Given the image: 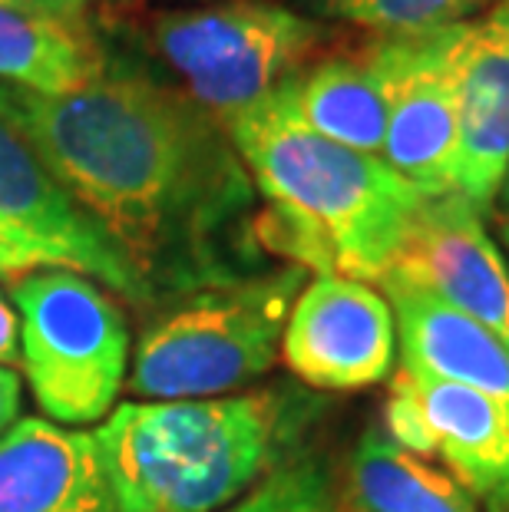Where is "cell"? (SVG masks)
<instances>
[{
    "instance_id": "obj_1",
    "label": "cell",
    "mask_w": 509,
    "mask_h": 512,
    "mask_svg": "<svg viewBox=\"0 0 509 512\" xmlns=\"http://www.w3.org/2000/svg\"><path fill=\"white\" fill-rule=\"evenodd\" d=\"M0 103L153 298L242 275L225 248L258 192L225 126L179 86L110 70L57 96L0 83Z\"/></svg>"
},
{
    "instance_id": "obj_2",
    "label": "cell",
    "mask_w": 509,
    "mask_h": 512,
    "mask_svg": "<svg viewBox=\"0 0 509 512\" xmlns=\"http://www.w3.org/2000/svg\"><path fill=\"white\" fill-rule=\"evenodd\" d=\"M225 133L268 205L258 235L288 265L367 285L391 271L427 192L381 156L311 133L278 90L235 116Z\"/></svg>"
},
{
    "instance_id": "obj_3",
    "label": "cell",
    "mask_w": 509,
    "mask_h": 512,
    "mask_svg": "<svg viewBox=\"0 0 509 512\" xmlns=\"http://www.w3.org/2000/svg\"><path fill=\"white\" fill-rule=\"evenodd\" d=\"M318 407L295 387L133 400L93 433L123 512H225L305 453Z\"/></svg>"
},
{
    "instance_id": "obj_4",
    "label": "cell",
    "mask_w": 509,
    "mask_h": 512,
    "mask_svg": "<svg viewBox=\"0 0 509 512\" xmlns=\"http://www.w3.org/2000/svg\"><path fill=\"white\" fill-rule=\"evenodd\" d=\"M305 275L285 265L156 298L133 341L129 394L136 400H209L262 380L281 361V334Z\"/></svg>"
},
{
    "instance_id": "obj_5",
    "label": "cell",
    "mask_w": 509,
    "mask_h": 512,
    "mask_svg": "<svg viewBox=\"0 0 509 512\" xmlns=\"http://www.w3.org/2000/svg\"><path fill=\"white\" fill-rule=\"evenodd\" d=\"M7 298L20 321V370L40 417L73 430L103 423L119 407L133 361L123 298L63 268L10 278Z\"/></svg>"
},
{
    "instance_id": "obj_6",
    "label": "cell",
    "mask_w": 509,
    "mask_h": 512,
    "mask_svg": "<svg viewBox=\"0 0 509 512\" xmlns=\"http://www.w3.org/2000/svg\"><path fill=\"white\" fill-rule=\"evenodd\" d=\"M146 37L179 90L229 126L305 70L328 27L275 0H215L156 14Z\"/></svg>"
},
{
    "instance_id": "obj_7",
    "label": "cell",
    "mask_w": 509,
    "mask_h": 512,
    "mask_svg": "<svg viewBox=\"0 0 509 512\" xmlns=\"http://www.w3.org/2000/svg\"><path fill=\"white\" fill-rule=\"evenodd\" d=\"M0 255L10 271H77L116 298L149 308L156 298L119 248L96 228L47 169L17 119L0 103Z\"/></svg>"
},
{
    "instance_id": "obj_8",
    "label": "cell",
    "mask_w": 509,
    "mask_h": 512,
    "mask_svg": "<svg viewBox=\"0 0 509 512\" xmlns=\"http://www.w3.org/2000/svg\"><path fill=\"white\" fill-rule=\"evenodd\" d=\"M463 24L371 40L387 86L381 159L427 195H450L457 176Z\"/></svg>"
},
{
    "instance_id": "obj_9",
    "label": "cell",
    "mask_w": 509,
    "mask_h": 512,
    "mask_svg": "<svg viewBox=\"0 0 509 512\" xmlns=\"http://www.w3.org/2000/svg\"><path fill=\"white\" fill-rule=\"evenodd\" d=\"M381 427L437 460L486 512H509V397L394 370Z\"/></svg>"
},
{
    "instance_id": "obj_10",
    "label": "cell",
    "mask_w": 509,
    "mask_h": 512,
    "mask_svg": "<svg viewBox=\"0 0 509 512\" xmlns=\"http://www.w3.org/2000/svg\"><path fill=\"white\" fill-rule=\"evenodd\" d=\"M281 361L298 384L351 394L391 380L397 324L384 291L344 275H314L291 304Z\"/></svg>"
},
{
    "instance_id": "obj_11",
    "label": "cell",
    "mask_w": 509,
    "mask_h": 512,
    "mask_svg": "<svg viewBox=\"0 0 509 512\" xmlns=\"http://www.w3.org/2000/svg\"><path fill=\"white\" fill-rule=\"evenodd\" d=\"M387 275L437 294L509 347V258L463 195H430Z\"/></svg>"
},
{
    "instance_id": "obj_12",
    "label": "cell",
    "mask_w": 509,
    "mask_h": 512,
    "mask_svg": "<svg viewBox=\"0 0 509 512\" xmlns=\"http://www.w3.org/2000/svg\"><path fill=\"white\" fill-rule=\"evenodd\" d=\"M509 169V0H493L463 24L460 149L453 192L483 215Z\"/></svg>"
},
{
    "instance_id": "obj_13",
    "label": "cell",
    "mask_w": 509,
    "mask_h": 512,
    "mask_svg": "<svg viewBox=\"0 0 509 512\" xmlns=\"http://www.w3.org/2000/svg\"><path fill=\"white\" fill-rule=\"evenodd\" d=\"M0 512H123L96 433L20 417L0 440Z\"/></svg>"
},
{
    "instance_id": "obj_14",
    "label": "cell",
    "mask_w": 509,
    "mask_h": 512,
    "mask_svg": "<svg viewBox=\"0 0 509 512\" xmlns=\"http://www.w3.org/2000/svg\"><path fill=\"white\" fill-rule=\"evenodd\" d=\"M397 324L400 370L509 397V347L437 294L384 275L377 281Z\"/></svg>"
},
{
    "instance_id": "obj_15",
    "label": "cell",
    "mask_w": 509,
    "mask_h": 512,
    "mask_svg": "<svg viewBox=\"0 0 509 512\" xmlns=\"http://www.w3.org/2000/svg\"><path fill=\"white\" fill-rule=\"evenodd\" d=\"M110 73L103 43L86 24L37 0H0V83L57 96Z\"/></svg>"
},
{
    "instance_id": "obj_16",
    "label": "cell",
    "mask_w": 509,
    "mask_h": 512,
    "mask_svg": "<svg viewBox=\"0 0 509 512\" xmlns=\"http://www.w3.org/2000/svg\"><path fill=\"white\" fill-rule=\"evenodd\" d=\"M278 93L311 133L381 156L387 133V86L371 43L351 53L311 60L285 86H278Z\"/></svg>"
},
{
    "instance_id": "obj_17",
    "label": "cell",
    "mask_w": 509,
    "mask_h": 512,
    "mask_svg": "<svg viewBox=\"0 0 509 512\" xmlns=\"http://www.w3.org/2000/svg\"><path fill=\"white\" fill-rule=\"evenodd\" d=\"M344 496L351 512H480L443 466L397 446L381 423L367 427L351 450Z\"/></svg>"
},
{
    "instance_id": "obj_18",
    "label": "cell",
    "mask_w": 509,
    "mask_h": 512,
    "mask_svg": "<svg viewBox=\"0 0 509 512\" xmlns=\"http://www.w3.org/2000/svg\"><path fill=\"white\" fill-rule=\"evenodd\" d=\"M493 0H311L314 14L371 30L377 37H417L483 14Z\"/></svg>"
},
{
    "instance_id": "obj_19",
    "label": "cell",
    "mask_w": 509,
    "mask_h": 512,
    "mask_svg": "<svg viewBox=\"0 0 509 512\" xmlns=\"http://www.w3.org/2000/svg\"><path fill=\"white\" fill-rule=\"evenodd\" d=\"M225 512H351V503L334 466L305 450Z\"/></svg>"
},
{
    "instance_id": "obj_20",
    "label": "cell",
    "mask_w": 509,
    "mask_h": 512,
    "mask_svg": "<svg viewBox=\"0 0 509 512\" xmlns=\"http://www.w3.org/2000/svg\"><path fill=\"white\" fill-rule=\"evenodd\" d=\"M20 400H24V377L14 367H0V440L20 420Z\"/></svg>"
},
{
    "instance_id": "obj_21",
    "label": "cell",
    "mask_w": 509,
    "mask_h": 512,
    "mask_svg": "<svg viewBox=\"0 0 509 512\" xmlns=\"http://www.w3.org/2000/svg\"><path fill=\"white\" fill-rule=\"evenodd\" d=\"M0 367L20 370V321L7 291H0Z\"/></svg>"
},
{
    "instance_id": "obj_22",
    "label": "cell",
    "mask_w": 509,
    "mask_h": 512,
    "mask_svg": "<svg viewBox=\"0 0 509 512\" xmlns=\"http://www.w3.org/2000/svg\"><path fill=\"white\" fill-rule=\"evenodd\" d=\"M37 4L50 7V10H60V14H70V17H86V10H93V7L126 4V0H37Z\"/></svg>"
},
{
    "instance_id": "obj_23",
    "label": "cell",
    "mask_w": 509,
    "mask_h": 512,
    "mask_svg": "<svg viewBox=\"0 0 509 512\" xmlns=\"http://www.w3.org/2000/svg\"><path fill=\"white\" fill-rule=\"evenodd\" d=\"M493 215H496V219H509V169H506V176L500 182V192H496Z\"/></svg>"
},
{
    "instance_id": "obj_24",
    "label": "cell",
    "mask_w": 509,
    "mask_h": 512,
    "mask_svg": "<svg viewBox=\"0 0 509 512\" xmlns=\"http://www.w3.org/2000/svg\"><path fill=\"white\" fill-rule=\"evenodd\" d=\"M500 222V228H496V238H500V245H503V252L509 258V219H496Z\"/></svg>"
},
{
    "instance_id": "obj_25",
    "label": "cell",
    "mask_w": 509,
    "mask_h": 512,
    "mask_svg": "<svg viewBox=\"0 0 509 512\" xmlns=\"http://www.w3.org/2000/svg\"><path fill=\"white\" fill-rule=\"evenodd\" d=\"M0 278H14V271H10V265H7V261H4V255H0Z\"/></svg>"
}]
</instances>
